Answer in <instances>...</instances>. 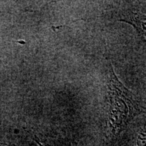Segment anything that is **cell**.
<instances>
[{
	"label": "cell",
	"mask_w": 146,
	"mask_h": 146,
	"mask_svg": "<svg viewBox=\"0 0 146 146\" xmlns=\"http://www.w3.org/2000/svg\"><path fill=\"white\" fill-rule=\"evenodd\" d=\"M36 141L37 142V143L39 144V146H45V145H43V144H42V143H41V142H40L39 141H38V140H36Z\"/></svg>",
	"instance_id": "cell-1"
}]
</instances>
